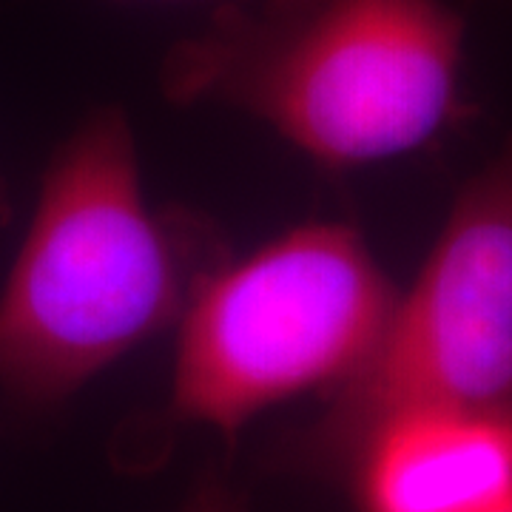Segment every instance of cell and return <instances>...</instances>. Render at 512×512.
I'll return each mask as SVG.
<instances>
[{
  "mask_svg": "<svg viewBox=\"0 0 512 512\" xmlns=\"http://www.w3.org/2000/svg\"><path fill=\"white\" fill-rule=\"evenodd\" d=\"M222 239L143 194L126 111H92L43 174L35 217L0 291V393L43 413L183 322Z\"/></svg>",
  "mask_w": 512,
  "mask_h": 512,
  "instance_id": "obj_1",
  "label": "cell"
},
{
  "mask_svg": "<svg viewBox=\"0 0 512 512\" xmlns=\"http://www.w3.org/2000/svg\"><path fill=\"white\" fill-rule=\"evenodd\" d=\"M396 288L350 225H299L202 279L174 365V413L234 447L256 413L345 382L379 342Z\"/></svg>",
  "mask_w": 512,
  "mask_h": 512,
  "instance_id": "obj_3",
  "label": "cell"
},
{
  "mask_svg": "<svg viewBox=\"0 0 512 512\" xmlns=\"http://www.w3.org/2000/svg\"><path fill=\"white\" fill-rule=\"evenodd\" d=\"M419 410L512 413V131L458 191L365 362L279 458L316 476L350 473L379 427Z\"/></svg>",
  "mask_w": 512,
  "mask_h": 512,
  "instance_id": "obj_4",
  "label": "cell"
},
{
  "mask_svg": "<svg viewBox=\"0 0 512 512\" xmlns=\"http://www.w3.org/2000/svg\"><path fill=\"white\" fill-rule=\"evenodd\" d=\"M350 476L362 512H512V413L399 416L367 439Z\"/></svg>",
  "mask_w": 512,
  "mask_h": 512,
  "instance_id": "obj_5",
  "label": "cell"
},
{
  "mask_svg": "<svg viewBox=\"0 0 512 512\" xmlns=\"http://www.w3.org/2000/svg\"><path fill=\"white\" fill-rule=\"evenodd\" d=\"M464 18L444 0L225 3L163 57L177 106L248 111L333 168L427 146L458 109Z\"/></svg>",
  "mask_w": 512,
  "mask_h": 512,
  "instance_id": "obj_2",
  "label": "cell"
},
{
  "mask_svg": "<svg viewBox=\"0 0 512 512\" xmlns=\"http://www.w3.org/2000/svg\"><path fill=\"white\" fill-rule=\"evenodd\" d=\"M15 217V205H12V194H9V185L0 177V228H6Z\"/></svg>",
  "mask_w": 512,
  "mask_h": 512,
  "instance_id": "obj_7",
  "label": "cell"
},
{
  "mask_svg": "<svg viewBox=\"0 0 512 512\" xmlns=\"http://www.w3.org/2000/svg\"><path fill=\"white\" fill-rule=\"evenodd\" d=\"M183 512H245V504L220 476H205Z\"/></svg>",
  "mask_w": 512,
  "mask_h": 512,
  "instance_id": "obj_6",
  "label": "cell"
}]
</instances>
